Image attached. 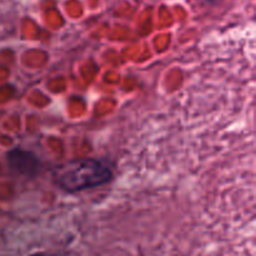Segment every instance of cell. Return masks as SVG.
<instances>
[{"mask_svg":"<svg viewBox=\"0 0 256 256\" xmlns=\"http://www.w3.org/2000/svg\"><path fill=\"white\" fill-rule=\"evenodd\" d=\"M30 256H60L56 254H48V252H35V254H32Z\"/></svg>","mask_w":256,"mask_h":256,"instance_id":"3957f363","label":"cell"},{"mask_svg":"<svg viewBox=\"0 0 256 256\" xmlns=\"http://www.w3.org/2000/svg\"><path fill=\"white\" fill-rule=\"evenodd\" d=\"M112 178V170L104 162L88 158L68 164L58 175L56 182L64 192H79L108 184Z\"/></svg>","mask_w":256,"mask_h":256,"instance_id":"6da1fadb","label":"cell"},{"mask_svg":"<svg viewBox=\"0 0 256 256\" xmlns=\"http://www.w3.org/2000/svg\"><path fill=\"white\" fill-rule=\"evenodd\" d=\"M6 162L10 170L22 176H35L42 168L36 155L20 148H15L8 152Z\"/></svg>","mask_w":256,"mask_h":256,"instance_id":"7a4b0ae2","label":"cell"},{"mask_svg":"<svg viewBox=\"0 0 256 256\" xmlns=\"http://www.w3.org/2000/svg\"><path fill=\"white\" fill-rule=\"evenodd\" d=\"M206 2H216V0H206Z\"/></svg>","mask_w":256,"mask_h":256,"instance_id":"277c9868","label":"cell"}]
</instances>
